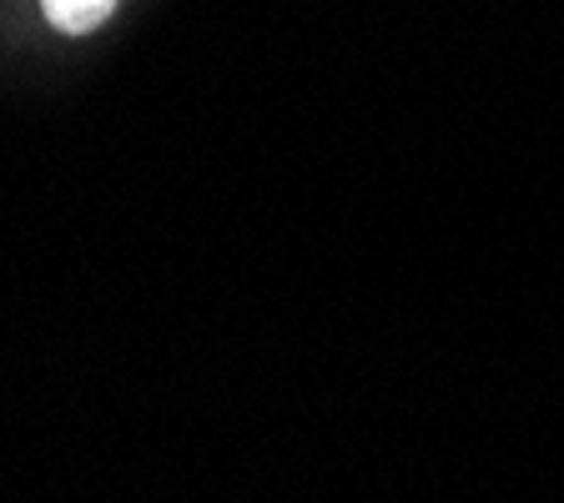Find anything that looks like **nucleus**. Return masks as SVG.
<instances>
[{
  "label": "nucleus",
  "instance_id": "nucleus-1",
  "mask_svg": "<svg viewBox=\"0 0 564 503\" xmlns=\"http://www.w3.org/2000/svg\"><path fill=\"white\" fill-rule=\"evenodd\" d=\"M41 11H46V21L56 31L82 35V31H96L106 15L117 11V0H41Z\"/></svg>",
  "mask_w": 564,
  "mask_h": 503
}]
</instances>
